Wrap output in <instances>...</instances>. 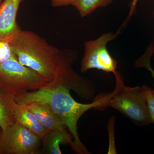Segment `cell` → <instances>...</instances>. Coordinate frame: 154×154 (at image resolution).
I'll return each instance as SVG.
<instances>
[{"instance_id":"cell-3","label":"cell","mask_w":154,"mask_h":154,"mask_svg":"<svg viewBox=\"0 0 154 154\" xmlns=\"http://www.w3.org/2000/svg\"><path fill=\"white\" fill-rule=\"evenodd\" d=\"M115 77L114 91L109 94H101L94 99L99 103L96 109L102 110L111 107L137 125L145 126L150 124L143 85L126 87L119 74Z\"/></svg>"},{"instance_id":"cell-14","label":"cell","mask_w":154,"mask_h":154,"mask_svg":"<svg viewBox=\"0 0 154 154\" xmlns=\"http://www.w3.org/2000/svg\"><path fill=\"white\" fill-rule=\"evenodd\" d=\"M146 94V102L151 123L154 125V90L143 85Z\"/></svg>"},{"instance_id":"cell-5","label":"cell","mask_w":154,"mask_h":154,"mask_svg":"<svg viewBox=\"0 0 154 154\" xmlns=\"http://www.w3.org/2000/svg\"><path fill=\"white\" fill-rule=\"evenodd\" d=\"M78 57V53L75 50L60 51L55 78L48 85L74 91L82 99L91 100L96 95V86L93 81L80 75L73 68V64Z\"/></svg>"},{"instance_id":"cell-15","label":"cell","mask_w":154,"mask_h":154,"mask_svg":"<svg viewBox=\"0 0 154 154\" xmlns=\"http://www.w3.org/2000/svg\"><path fill=\"white\" fill-rule=\"evenodd\" d=\"M14 57H16L11 50L9 41H0V63Z\"/></svg>"},{"instance_id":"cell-18","label":"cell","mask_w":154,"mask_h":154,"mask_svg":"<svg viewBox=\"0 0 154 154\" xmlns=\"http://www.w3.org/2000/svg\"><path fill=\"white\" fill-rule=\"evenodd\" d=\"M138 1V0H133L132 2H131V4L130 12L128 17H131L134 13Z\"/></svg>"},{"instance_id":"cell-2","label":"cell","mask_w":154,"mask_h":154,"mask_svg":"<svg viewBox=\"0 0 154 154\" xmlns=\"http://www.w3.org/2000/svg\"><path fill=\"white\" fill-rule=\"evenodd\" d=\"M9 44L20 63L49 82L54 79L60 51L36 33L21 29L9 41Z\"/></svg>"},{"instance_id":"cell-11","label":"cell","mask_w":154,"mask_h":154,"mask_svg":"<svg viewBox=\"0 0 154 154\" xmlns=\"http://www.w3.org/2000/svg\"><path fill=\"white\" fill-rule=\"evenodd\" d=\"M16 96L0 88V125L2 130L16 123Z\"/></svg>"},{"instance_id":"cell-7","label":"cell","mask_w":154,"mask_h":154,"mask_svg":"<svg viewBox=\"0 0 154 154\" xmlns=\"http://www.w3.org/2000/svg\"><path fill=\"white\" fill-rule=\"evenodd\" d=\"M41 140L16 122L0 132V154L37 153Z\"/></svg>"},{"instance_id":"cell-10","label":"cell","mask_w":154,"mask_h":154,"mask_svg":"<svg viewBox=\"0 0 154 154\" xmlns=\"http://www.w3.org/2000/svg\"><path fill=\"white\" fill-rule=\"evenodd\" d=\"M16 122L21 125L42 140L49 131L25 105L17 103L15 111Z\"/></svg>"},{"instance_id":"cell-13","label":"cell","mask_w":154,"mask_h":154,"mask_svg":"<svg viewBox=\"0 0 154 154\" xmlns=\"http://www.w3.org/2000/svg\"><path fill=\"white\" fill-rule=\"evenodd\" d=\"M113 0H73L72 5L78 10L82 17H86L96 9L110 5Z\"/></svg>"},{"instance_id":"cell-17","label":"cell","mask_w":154,"mask_h":154,"mask_svg":"<svg viewBox=\"0 0 154 154\" xmlns=\"http://www.w3.org/2000/svg\"><path fill=\"white\" fill-rule=\"evenodd\" d=\"M73 0H51V5L54 7H61L71 5Z\"/></svg>"},{"instance_id":"cell-4","label":"cell","mask_w":154,"mask_h":154,"mask_svg":"<svg viewBox=\"0 0 154 154\" xmlns=\"http://www.w3.org/2000/svg\"><path fill=\"white\" fill-rule=\"evenodd\" d=\"M49 83L38 73L20 63L16 57L0 63V88L16 97L39 90Z\"/></svg>"},{"instance_id":"cell-9","label":"cell","mask_w":154,"mask_h":154,"mask_svg":"<svg viewBox=\"0 0 154 154\" xmlns=\"http://www.w3.org/2000/svg\"><path fill=\"white\" fill-rule=\"evenodd\" d=\"M22 105L32 112L49 131L54 130L66 131V126L61 122L55 113L47 105L38 102H30Z\"/></svg>"},{"instance_id":"cell-1","label":"cell","mask_w":154,"mask_h":154,"mask_svg":"<svg viewBox=\"0 0 154 154\" xmlns=\"http://www.w3.org/2000/svg\"><path fill=\"white\" fill-rule=\"evenodd\" d=\"M16 99L19 104L38 102L47 105L66 126L72 136L73 146L72 149L78 154L91 153L80 140L77 125L84 113L91 108H97L98 102L96 100L90 104L79 103L72 97L69 90L48 84L39 90L27 92L16 97Z\"/></svg>"},{"instance_id":"cell-12","label":"cell","mask_w":154,"mask_h":154,"mask_svg":"<svg viewBox=\"0 0 154 154\" xmlns=\"http://www.w3.org/2000/svg\"><path fill=\"white\" fill-rule=\"evenodd\" d=\"M73 140L71 134L67 131H51L42 139L43 151L46 154H62L60 147L61 144H69L72 149L73 146Z\"/></svg>"},{"instance_id":"cell-20","label":"cell","mask_w":154,"mask_h":154,"mask_svg":"<svg viewBox=\"0 0 154 154\" xmlns=\"http://www.w3.org/2000/svg\"><path fill=\"white\" fill-rule=\"evenodd\" d=\"M2 0H0V4H1V3H2Z\"/></svg>"},{"instance_id":"cell-8","label":"cell","mask_w":154,"mask_h":154,"mask_svg":"<svg viewBox=\"0 0 154 154\" xmlns=\"http://www.w3.org/2000/svg\"><path fill=\"white\" fill-rule=\"evenodd\" d=\"M22 1L4 0L0 4V41H10L21 29L17 17Z\"/></svg>"},{"instance_id":"cell-22","label":"cell","mask_w":154,"mask_h":154,"mask_svg":"<svg viewBox=\"0 0 154 154\" xmlns=\"http://www.w3.org/2000/svg\"></svg>"},{"instance_id":"cell-19","label":"cell","mask_w":154,"mask_h":154,"mask_svg":"<svg viewBox=\"0 0 154 154\" xmlns=\"http://www.w3.org/2000/svg\"><path fill=\"white\" fill-rule=\"evenodd\" d=\"M2 127H1V125H0V132H1V131H2Z\"/></svg>"},{"instance_id":"cell-16","label":"cell","mask_w":154,"mask_h":154,"mask_svg":"<svg viewBox=\"0 0 154 154\" xmlns=\"http://www.w3.org/2000/svg\"><path fill=\"white\" fill-rule=\"evenodd\" d=\"M150 60L151 58L149 57L142 56L135 61L134 66L136 68H145L150 72L152 76L154 79V71L151 65Z\"/></svg>"},{"instance_id":"cell-6","label":"cell","mask_w":154,"mask_h":154,"mask_svg":"<svg viewBox=\"0 0 154 154\" xmlns=\"http://www.w3.org/2000/svg\"><path fill=\"white\" fill-rule=\"evenodd\" d=\"M118 33H104L95 40L85 42V54L81 63L82 72L96 69L105 72L113 73L115 76L119 74L116 70L117 61L110 55L107 47V43L116 39Z\"/></svg>"},{"instance_id":"cell-21","label":"cell","mask_w":154,"mask_h":154,"mask_svg":"<svg viewBox=\"0 0 154 154\" xmlns=\"http://www.w3.org/2000/svg\"><path fill=\"white\" fill-rule=\"evenodd\" d=\"M153 17L154 18V11L153 13Z\"/></svg>"}]
</instances>
